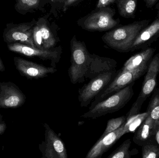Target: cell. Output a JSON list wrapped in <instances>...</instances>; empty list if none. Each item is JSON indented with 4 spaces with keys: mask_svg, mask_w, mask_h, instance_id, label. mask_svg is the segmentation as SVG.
<instances>
[{
    "mask_svg": "<svg viewBox=\"0 0 159 158\" xmlns=\"http://www.w3.org/2000/svg\"><path fill=\"white\" fill-rule=\"evenodd\" d=\"M71 65L68 74L71 83L75 84L85 81V75L92 60L84 42L74 35L70 41Z\"/></svg>",
    "mask_w": 159,
    "mask_h": 158,
    "instance_id": "6da1fadb",
    "label": "cell"
},
{
    "mask_svg": "<svg viewBox=\"0 0 159 158\" xmlns=\"http://www.w3.org/2000/svg\"><path fill=\"white\" fill-rule=\"evenodd\" d=\"M144 22H135L106 32L102 39L107 46L120 52L131 50L134 42L144 26Z\"/></svg>",
    "mask_w": 159,
    "mask_h": 158,
    "instance_id": "7a4b0ae2",
    "label": "cell"
},
{
    "mask_svg": "<svg viewBox=\"0 0 159 158\" xmlns=\"http://www.w3.org/2000/svg\"><path fill=\"white\" fill-rule=\"evenodd\" d=\"M134 83L97 103L92 107L89 108V111L81 117L96 119L120 110L132 98L134 94Z\"/></svg>",
    "mask_w": 159,
    "mask_h": 158,
    "instance_id": "3957f363",
    "label": "cell"
},
{
    "mask_svg": "<svg viewBox=\"0 0 159 158\" xmlns=\"http://www.w3.org/2000/svg\"><path fill=\"white\" fill-rule=\"evenodd\" d=\"M116 9L109 6L97 8L80 19L77 24L83 29L89 31L110 30L119 23L114 18Z\"/></svg>",
    "mask_w": 159,
    "mask_h": 158,
    "instance_id": "277c9868",
    "label": "cell"
},
{
    "mask_svg": "<svg viewBox=\"0 0 159 158\" xmlns=\"http://www.w3.org/2000/svg\"><path fill=\"white\" fill-rule=\"evenodd\" d=\"M119 70L115 69L102 73L91 79L79 89L78 100L81 107H87L95 97L103 91L116 77Z\"/></svg>",
    "mask_w": 159,
    "mask_h": 158,
    "instance_id": "5b68a950",
    "label": "cell"
},
{
    "mask_svg": "<svg viewBox=\"0 0 159 158\" xmlns=\"http://www.w3.org/2000/svg\"><path fill=\"white\" fill-rule=\"evenodd\" d=\"M146 73L141 92L128 112L127 118L139 113L143 104L156 88L157 77L159 73V54L153 58Z\"/></svg>",
    "mask_w": 159,
    "mask_h": 158,
    "instance_id": "8992f818",
    "label": "cell"
},
{
    "mask_svg": "<svg viewBox=\"0 0 159 158\" xmlns=\"http://www.w3.org/2000/svg\"><path fill=\"white\" fill-rule=\"evenodd\" d=\"M147 66L141 68L136 70L122 71L120 70L118 73L109 85L93 99L89 108L106 99L113 94L122 90L138 79L146 72Z\"/></svg>",
    "mask_w": 159,
    "mask_h": 158,
    "instance_id": "52a82bcc",
    "label": "cell"
},
{
    "mask_svg": "<svg viewBox=\"0 0 159 158\" xmlns=\"http://www.w3.org/2000/svg\"><path fill=\"white\" fill-rule=\"evenodd\" d=\"M37 20L34 19L30 22L15 24L7 23L3 32V40L7 44L20 43L32 47L34 43L33 29Z\"/></svg>",
    "mask_w": 159,
    "mask_h": 158,
    "instance_id": "ba28073f",
    "label": "cell"
},
{
    "mask_svg": "<svg viewBox=\"0 0 159 158\" xmlns=\"http://www.w3.org/2000/svg\"><path fill=\"white\" fill-rule=\"evenodd\" d=\"M7 47L11 52L30 57H37L43 60L50 61L53 67L59 63L62 54L61 45L50 49H41L20 43H14L7 44Z\"/></svg>",
    "mask_w": 159,
    "mask_h": 158,
    "instance_id": "9c48e42d",
    "label": "cell"
},
{
    "mask_svg": "<svg viewBox=\"0 0 159 158\" xmlns=\"http://www.w3.org/2000/svg\"><path fill=\"white\" fill-rule=\"evenodd\" d=\"M44 141L39 145L43 158H68L67 149L62 139L48 126L44 123Z\"/></svg>",
    "mask_w": 159,
    "mask_h": 158,
    "instance_id": "30bf717a",
    "label": "cell"
},
{
    "mask_svg": "<svg viewBox=\"0 0 159 158\" xmlns=\"http://www.w3.org/2000/svg\"><path fill=\"white\" fill-rule=\"evenodd\" d=\"M26 100V96L15 83L0 82V108H17L22 106Z\"/></svg>",
    "mask_w": 159,
    "mask_h": 158,
    "instance_id": "8fae6325",
    "label": "cell"
},
{
    "mask_svg": "<svg viewBox=\"0 0 159 158\" xmlns=\"http://www.w3.org/2000/svg\"><path fill=\"white\" fill-rule=\"evenodd\" d=\"M14 62L20 74L28 79H43L57 71L55 67L45 66L18 57L14 58Z\"/></svg>",
    "mask_w": 159,
    "mask_h": 158,
    "instance_id": "7c38bea8",
    "label": "cell"
},
{
    "mask_svg": "<svg viewBox=\"0 0 159 158\" xmlns=\"http://www.w3.org/2000/svg\"><path fill=\"white\" fill-rule=\"evenodd\" d=\"M125 123L115 131L108 134L102 138H99L97 143L90 149L86 155V158H101L122 135L125 134Z\"/></svg>",
    "mask_w": 159,
    "mask_h": 158,
    "instance_id": "4fadbf2b",
    "label": "cell"
},
{
    "mask_svg": "<svg viewBox=\"0 0 159 158\" xmlns=\"http://www.w3.org/2000/svg\"><path fill=\"white\" fill-rule=\"evenodd\" d=\"M92 60L85 75V78L92 79L98 75L116 69L117 62L109 58L92 54Z\"/></svg>",
    "mask_w": 159,
    "mask_h": 158,
    "instance_id": "5bb4252c",
    "label": "cell"
},
{
    "mask_svg": "<svg viewBox=\"0 0 159 158\" xmlns=\"http://www.w3.org/2000/svg\"><path fill=\"white\" fill-rule=\"evenodd\" d=\"M156 122L149 117L144 121L140 127L134 132L133 140L136 144L142 147L155 141V129Z\"/></svg>",
    "mask_w": 159,
    "mask_h": 158,
    "instance_id": "9a60e30c",
    "label": "cell"
},
{
    "mask_svg": "<svg viewBox=\"0 0 159 158\" xmlns=\"http://www.w3.org/2000/svg\"><path fill=\"white\" fill-rule=\"evenodd\" d=\"M154 52L153 48H148L132 56L125 62L120 70L129 71L147 66L148 63L153 56Z\"/></svg>",
    "mask_w": 159,
    "mask_h": 158,
    "instance_id": "2e32d148",
    "label": "cell"
},
{
    "mask_svg": "<svg viewBox=\"0 0 159 158\" xmlns=\"http://www.w3.org/2000/svg\"><path fill=\"white\" fill-rule=\"evenodd\" d=\"M48 15L39 18L37 20L43 41L44 48L45 49L55 47L57 43L56 38L52 32L48 22Z\"/></svg>",
    "mask_w": 159,
    "mask_h": 158,
    "instance_id": "e0dca14e",
    "label": "cell"
},
{
    "mask_svg": "<svg viewBox=\"0 0 159 158\" xmlns=\"http://www.w3.org/2000/svg\"><path fill=\"white\" fill-rule=\"evenodd\" d=\"M159 32V19L155 20L150 26L141 31L134 42L131 50L140 47Z\"/></svg>",
    "mask_w": 159,
    "mask_h": 158,
    "instance_id": "ac0fdd59",
    "label": "cell"
},
{
    "mask_svg": "<svg viewBox=\"0 0 159 158\" xmlns=\"http://www.w3.org/2000/svg\"><path fill=\"white\" fill-rule=\"evenodd\" d=\"M41 0H16L15 10L20 15L33 13L40 9Z\"/></svg>",
    "mask_w": 159,
    "mask_h": 158,
    "instance_id": "d6986e66",
    "label": "cell"
},
{
    "mask_svg": "<svg viewBox=\"0 0 159 158\" xmlns=\"http://www.w3.org/2000/svg\"><path fill=\"white\" fill-rule=\"evenodd\" d=\"M148 116L147 111L141 114H135L126 119L124 125L125 134L128 133H134L140 127Z\"/></svg>",
    "mask_w": 159,
    "mask_h": 158,
    "instance_id": "ffe728a7",
    "label": "cell"
},
{
    "mask_svg": "<svg viewBox=\"0 0 159 158\" xmlns=\"http://www.w3.org/2000/svg\"><path fill=\"white\" fill-rule=\"evenodd\" d=\"M137 0H117V6L119 13L125 18L132 17L134 15Z\"/></svg>",
    "mask_w": 159,
    "mask_h": 158,
    "instance_id": "44dd1931",
    "label": "cell"
},
{
    "mask_svg": "<svg viewBox=\"0 0 159 158\" xmlns=\"http://www.w3.org/2000/svg\"><path fill=\"white\" fill-rule=\"evenodd\" d=\"M131 144V141L129 139L124 141L117 148L112 152L107 158H130L134 155L131 151H130V147Z\"/></svg>",
    "mask_w": 159,
    "mask_h": 158,
    "instance_id": "7402d4cb",
    "label": "cell"
},
{
    "mask_svg": "<svg viewBox=\"0 0 159 158\" xmlns=\"http://www.w3.org/2000/svg\"><path fill=\"white\" fill-rule=\"evenodd\" d=\"M142 147L143 158H159V146L156 140L144 145Z\"/></svg>",
    "mask_w": 159,
    "mask_h": 158,
    "instance_id": "603a6c76",
    "label": "cell"
},
{
    "mask_svg": "<svg viewBox=\"0 0 159 158\" xmlns=\"http://www.w3.org/2000/svg\"><path fill=\"white\" fill-rule=\"evenodd\" d=\"M147 111L148 116L155 122L159 120V90L150 101Z\"/></svg>",
    "mask_w": 159,
    "mask_h": 158,
    "instance_id": "cb8c5ba5",
    "label": "cell"
},
{
    "mask_svg": "<svg viewBox=\"0 0 159 158\" xmlns=\"http://www.w3.org/2000/svg\"><path fill=\"white\" fill-rule=\"evenodd\" d=\"M126 117L123 116L109 120L107 121L105 130L100 138H102L108 134L118 130L126 122Z\"/></svg>",
    "mask_w": 159,
    "mask_h": 158,
    "instance_id": "d4e9b609",
    "label": "cell"
},
{
    "mask_svg": "<svg viewBox=\"0 0 159 158\" xmlns=\"http://www.w3.org/2000/svg\"><path fill=\"white\" fill-rule=\"evenodd\" d=\"M33 38L35 47L39 49H45L44 48L43 41L42 38V34L37 23L35 24L34 27Z\"/></svg>",
    "mask_w": 159,
    "mask_h": 158,
    "instance_id": "484cf974",
    "label": "cell"
},
{
    "mask_svg": "<svg viewBox=\"0 0 159 158\" xmlns=\"http://www.w3.org/2000/svg\"><path fill=\"white\" fill-rule=\"evenodd\" d=\"M65 1L66 0H49V3L51 6L50 12L55 14L57 9H58L60 7L62 8Z\"/></svg>",
    "mask_w": 159,
    "mask_h": 158,
    "instance_id": "4316f807",
    "label": "cell"
},
{
    "mask_svg": "<svg viewBox=\"0 0 159 158\" xmlns=\"http://www.w3.org/2000/svg\"><path fill=\"white\" fill-rule=\"evenodd\" d=\"M117 1V0H98L96 8H100L108 6L116 2Z\"/></svg>",
    "mask_w": 159,
    "mask_h": 158,
    "instance_id": "83f0119b",
    "label": "cell"
},
{
    "mask_svg": "<svg viewBox=\"0 0 159 158\" xmlns=\"http://www.w3.org/2000/svg\"><path fill=\"white\" fill-rule=\"evenodd\" d=\"M80 1L81 0H66L61 8L62 11L64 12H66L70 7L72 6H73L75 5Z\"/></svg>",
    "mask_w": 159,
    "mask_h": 158,
    "instance_id": "f1b7e54d",
    "label": "cell"
},
{
    "mask_svg": "<svg viewBox=\"0 0 159 158\" xmlns=\"http://www.w3.org/2000/svg\"><path fill=\"white\" fill-rule=\"evenodd\" d=\"M155 139L159 146V120L155 123Z\"/></svg>",
    "mask_w": 159,
    "mask_h": 158,
    "instance_id": "f546056e",
    "label": "cell"
},
{
    "mask_svg": "<svg viewBox=\"0 0 159 158\" xmlns=\"http://www.w3.org/2000/svg\"><path fill=\"white\" fill-rule=\"evenodd\" d=\"M7 129V125L5 122L0 123V136Z\"/></svg>",
    "mask_w": 159,
    "mask_h": 158,
    "instance_id": "4dcf8cb0",
    "label": "cell"
},
{
    "mask_svg": "<svg viewBox=\"0 0 159 158\" xmlns=\"http://www.w3.org/2000/svg\"><path fill=\"white\" fill-rule=\"evenodd\" d=\"M147 5L148 6H151L155 4L156 2H157L158 0H145Z\"/></svg>",
    "mask_w": 159,
    "mask_h": 158,
    "instance_id": "1f68e13d",
    "label": "cell"
},
{
    "mask_svg": "<svg viewBox=\"0 0 159 158\" xmlns=\"http://www.w3.org/2000/svg\"><path fill=\"white\" fill-rule=\"evenodd\" d=\"M48 3H49V0H41V4H40V9L39 10H42L44 6Z\"/></svg>",
    "mask_w": 159,
    "mask_h": 158,
    "instance_id": "d6a6232c",
    "label": "cell"
},
{
    "mask_svg": "<svg viewBox=\"0 0 159 158\" xmlns=\"http://www.w3.org/2000/svg\"><path fill=\"white\" fill-rule=\"evenodd\" d=\"M5 70V67L4 65L0 58V71L3 72Z\"/></svg>",
    "mask_w": 159,
    "mask_h": 158,
    "instance_id": "836d02e7",
    "label": "cell"
},
{
    "mask_svg": "<svg viewBox=\"0 0 159 158\" xmlns=\"http://www.w3.org/2000/svg\"><path fill=\"white\" fill-rule=\"evenodd\" d=\"M3 122H4L3 120V116L0 114V123H3Z\"/></svg>",
    "mask_w": 159,
    "mask_h": 158,
    "instance_id": "e575fe53",
    "label": "cell"
}]
</instances>
